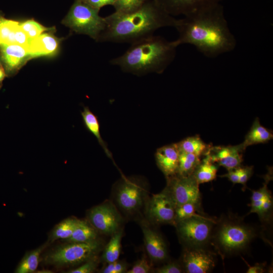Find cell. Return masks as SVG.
I'll list each match as a JSON object with an SVG mask.
<instances>
[{
	"label": "cell",
	"instance_id": "1",
	"mask_svg": "<svg viewBox=\"0 0 273 273\" xmlns=\"http://www.w3.org/2000/svg\"><path fill=\"white\" fill-rule=\"evenodd\" d=\"M174 28L178 33V38L173 40L177 47L193 45L208 58L231 52L236 46V38L229 29L219 2L177 19Z\"/></svg>",
	"mask_w": 273,
	"mask_h": 273
},
{
	"label": "cell",
	"instance_id": "2",
	"mask_svg": "<svg viewBox=\"0 0 273 273\" xmlns=\"http://www.w3.org/2000/svg\"><path fill=\"white\" fill-rule=\"evenodd\" d=\"M105 18L106 26L98 41L129 43L153 35L159 28L174 27L177 20L164 12L154 0H147L133 12H114Z\"/></svg>",
	"mask_w": 273,
	"mask_h": 273
},
{
	"label": "cell",
	"instance_id": "3",
	"mask_svg": "<svg viewBox=\"0 0 273 273\" xmlns=\"http://www.w3.org/2000/svg\"><path fill=\"white\" fill-rule=\"evenodd\" d=\"M177 47L173 41L153 34L130 43L124 54L109 63L136 75L160 74L174 60Z\"/></svg>",
	"mask_w": 273,
	"mask_h": 273
},
{
	"label": "cell",
	"instance_id": "4",
	"mask_svg": "<svg viewBox=\"0 0 273 273\" xmlns=\"http://www.w3.org/2000/svg\"><path fill=\"white\" fill-rule=\"evenodd\" d=\"M258 235L257 230L242 217L229 213L215 220L209 245L224 259L246 251Z\"/></svg>",
	"mask_w": 273,
	"mask_h": 273
},
{
	"label": "cell",
	"instance_id": "5",
	"mask_svg": "<svg viewBox=\"0 0 273 273\" xmlns=\"http://www.w3.org/2000/svg\"><path fill=\"white\" fill-rule=\"evenodd\" d=\"M99 11L82 0H75L63 23L75 32L98 41L106 26L105 18L99 15Z\"/></svg>",
	"mask_w": 273,
	"mask_h": 273
},
{
	"label": "cell",
	"instance_id": "6",
	"mask_svg": "<svg viewBox=\"0 0 273 273\" xmlns=\"http://www.w3.org/2000/svg\"><path fill=\"white\" fill-rule=\"evenodd\" d=\"M215 222V219L197 213L177 222L174 226L185 248H207Z\"/></svg>",
	"mask_w": 273,
	"mask_h": 273
},
{
	"label": "cell",
	"instance_id": "7",
	"mask_svg": "<svg viewBox=\"0 0 273 273\" xmlns=\"http://www.w3.org/2000/svg\"><path fill=\"white\" fill-rule=\"evenodd\" d=\"M100 243L94 240L83 243H70L49 254L46 259L58 265H75L92 258L100 249Z\"/></svg>",
	"mask_w": 273,
	"mask_h": 273
},
{
	"label": "cell",
	"instance_id": "8",
	"mask_svg": "<svg viewBox=\"0 0 273 273\" xmlns=\"http://www.w3.org/2000/svg\"><path fill=\"white\" fill-rule=\"evenodd\" d=\"M166 179L167 186L164 190L176 207L187 202L201 204L199 184L192 174L183 176L176 174Z\"/></svg>",
	"mask_w": 273,
	"mask_h": 273
},
{
	"label": "cell",
	"instance_id": "9",
	"mask_svg": "<svg viewBox=\"0 0 273 273\" xmlns=\"http://www.w3.org/2000/svg\"><path fill=\"white\" fill-rule=\"evenodd\" d=\"M215 253L206 248H185L181 264L187 273H207L215 266Z\"/></svg>",
	"mask_w": 273,
	"mask_h": 273
},
{
	"label": "cell",
	"instance_id": "10",
	"mask_svg": "<svg viewBox=\"0 0 273 273\" xmlns=\"http://www.w3.org/2000/svg\"><path fill=\"white\" fill-rule=\"evenodd\" d=\"M175 208L173 200L164 189L150 199L147 207V215L154 223L174 225Z\"/></svg>",
	"mask_w": 273,
	"mask_h": 273
},
{
	"label": "cell",
	"instance_id": "11",
	"mask_svg": "<svg viewBox=\"0 0 273 273\" xmlns=\"http://www.w3.org/2000/svg\"><path fill=\"white\" fill-rule=\"evenodd\" d=\"M88 218L97 230L106 234H114L120 225L121 218L115 208L111 204L105 203L91 209Z\"/></svg>",
	"mask_w": 273,
	"mask_h": 273
},
{
	"label": "cell",
	"instance_id": "12",
	"mask_svg": "<svg viewBox=\"0 0 273 273\" xmlns=\"http://www.w3.org/2000/svg\"><path fill=\"white\" fill-rule=\"evenodd\" d=\"M245 149L242 143L236 146H212L206 155L212 162L228 171L242 165L243 153Z\"/></svg>",
	"mask_w": 273,
	"mask_h": 273
},
{
	"label": "cell",
	"instance_id": "13",
	"mask_svg": "<svg viewBox=\"0 0 273 273\" xmlns=\"http://www.w3.org/2000/svg\"><path fill=\"white\" fill-rule=\"evenodd\" d=\"M170 16L189 15L220 0H154Z\"/></svg>",
	"mask_w": 273,
	"mask_h": 273
},
{
	"label": "cell",
	"instance_id": "14",
	"mask_svg": "<svg viewBox=\"0 0 273 273\" xmlns=\"http://www.w3.org/2000/svg\"><path fill=\"white\" fill-rule=\"evenodd\" d=\"M143 189L136 181L124 180L119 187L116 199L120 207L127 212L138 209L143 202Z\"/></svg>",
	"mask_w": 273,
	"mask_h": 273
},
{
	"label": "cell",
	"instance_id": "15",
	"mask_svg": "<svg viewBox=\"0 0 273 273\" xmlns=\"http://www.w3.org/2000/svg\"><path fill=\"white\" fill-rule=\"evenodd\" d=\"M179 155L176 143L164 146L156 150L157 165L166 178L177 173Z\"/></svg>",
	"mask_w": 273,
	"mask_h": 273
},
{
	"label": "cell",
	"instance_id": "16",
	"mask_svg": "<svg viewBox=\"0 0 273 273\" xmlns=\"http://www.w3.org/2000/svg\"><path fill=\"white\" fill-rule=\"evenodd\" d=\"M147 252L154 262L165 261L168 258L166 244L160 234L146 226L142 228Z\"/></svg>",
	"mask_w": 273,
	"mask_h": 273
},
{
	"label": "cell",
	"instance_id": "17",
	"mask_svg": "<svg viewBox=\"0 0 273 273\" xmlns=\"http://www.w3.org/2000/svg\"><path fill=\"white\" fill-rule=\"evenodd\" d=\"M0 52L1 59L9 73L15 72L31 58L28 48L17 44H1Z\"/></svg>",
	"mask_w": 273,
	"mask_h": 273
},
{
	"label": "cell",
	"instance_id": "18",
	"mask_svg": "<svg viewBox=\"0 0 273 273\" xmlns=\"http://www.w3.org/2000/svg\"><path fill=\"white\" fill-rule=\"evenodd\" d=\"M58 48L57 39L52 34H41L31 40L28 50L31 58L55 54Z\"/></svg>",
	"mask_w": 273,
	"mask_h": 273
},
{
	"label": "cell",
	"instance_id": "19",
	"mask_svg": "<svg viewBox=\"0 0 273 273\" xmlns=\"http://www.w3.org/2000/svg\"><path fill=\"white\" fill-rule=\"evenodd\" d=\"M273 139L271 130L262 126L258 117L254 120L250 130L245 135L244 141L242 143L244 147L268 142Z\"/></svg>",
	"mask_w": 273,
	"mask_h": 273
},
{
	"label": "cell",
	"instance_id": "20",
	"mask_svg": "<svg viewBox=\"0 0 273 273\" xmlns=\"http://www.w3.org/2000/svg\"><path fill=\"white\" fill-rule=\"evenodd\" d=\"M195 169L192 175L200 185L215 179L218 165L212 162L207 155L204 156Z\"/></svg>",
	"mask_w": 273,
	"mask_h": 273
},
{
	"label": "cell",
	"instance_id": "21",
	"mask_svg": "<svg viewBox=\"0 0 273 273\" xmlns=\"http://www.w3.org/2000/svg\"><path fill=\"white\" fill-rule=\"evenodd\" d=\"M179 152L205 156L212 146L204 143L198 135L189 136L176 143Z\"/></svg>",
	"mask_w": 273,
	"mask_h": 273
},
{
	"label": "cell",
	"instance_id": "22",
	"mask_svg": "<svg viewBox=\"0 0 273 273\" xmlns=\"http://www.w3.org/2000/svg\"><path fill=\"white\" fill-rule=\"evenodd\" d=\"M83 123L87 129L98 140L106 154L110 158L111 153L103 140L100 133V125L97 117L87 107H85L81 112Z\"/></svg>",
	"mask_w": 273,
	"mask_h": 273
},
{
	"label": "cell",
	"instance_id": "23",
	"mask_svg": "<svg viewBox=\"0 0 273 273\" xmlns=\"http://www.w3.org/2000/svg\"><path fill=\"white\" fill-rule=\"evenodd\" d=\"M95 229L84 220H78L71 236L67 240L69 243H83L96 240Z\"/></svg>",
	"mask_w": 273,
	"mask_h": 273
},
{
	"label": "cell",
	"instance_id": "24",
	"mask_svg": "<svg viewBox=\"0 0 273 273\" xmlns=\"http://www.w3.org/2000/svg\"><path fill=\"white\" fill-rule=\"evenodd\" d=\"M113 235L102 255L103 260L107 263L118 260L120 253L122 231H117Z\"/></svg>",
	"mask_w": 273,
	"mask_h": 273
},
{
	"label": "cell",
	"instance_id": "25",
	"mask_svg": "<svg viewBox=\"0 0 273 273\" xmlns=\"http://www.w3.org/2000/svg\"><path fill=\"white\" fill-rule=\"evenodd\" d=\"M44 246L27 253L19 264L16 272L31 273L34 272L38 265L39 259Z\"/></svg>",
	"mask_w": 273,
	"mask_h": 273
},
{
	"label": "cell",
	"instance_id": "26",
	"mask_svg": "<svg viewBox=\"0 0 273 273\" xmlns=\"http://www.w3.org/2000/svg\"><path fill=\"white\" fill-rule=\"evenodd\" d=\"M200 160V157L195 154L179 152L177 174L183 176L192 175Z\"/></svg>",
	"mask_w": 273,
	"mask_h": 273
},
{
	"label": "cell",
	"instance_id": "27",
	"mask_svg": "<svg viewBox=\"0 0 273 273\" xmlns=\"http://www.w3.org/2000/svg\"><path fill=\"white\" fill-rule=\"evenodd\" d=\"M19 22L0 17V45L16 44L15 35Z\"/></svg>",
	"mask_w": 273,
	"mask_h": 273
},
{
	"label": "cell",
	"instance_id": "28",
	"mask_svg": "<svg viewBox=\"0 0 273 273\" xmlns=\"http://www.w3.org/2000/svg\"><path fill=\"white\" fill-rule=\"evenodd\" d=\"M78 219L67 218L59 223L53 230L51 239L53 240L68 239L72 235Z\"/></svg>",
	"mask_w": 273,
	"mask_h": 273
},
{
	"label": "cell",
	"instance_id": "29",
	"mask_svg": "<svg viewBox=\"0 0 273 273\" xmlns=\"http://www.w3.org/2000/svg\"><path fill=\"white\" fill-rule=\"evenodd\" d=\"M271 174L270 172L266 174L264 177L265 182L261 188L257 190L252 191V194L250 203L251 209L248 214L253 213L257 214L259 211L265 196L269 191L267 188V185L271 179Z\"/></svg>",
	"mask_w": 273,
	"mask_h": 273
},
{
	"label": "cell",
	"instance_id": "30",
	"mask_svg": "<svg viewBox=\"0 0 273 273\" xmlns=\"http://www.w3.org/2000/svg\"><path fill=\"white\" fill-rule=\"evenodd\" d=\"M197 212L203 213L201 204L187 202L176 207L174 219L175 225L177 222L197 214Z\"/></svg>",
	"mask_w": 273,
	"mask_h": 273
},
{
	"label": "cell",
	"instance_id": "31",
	"mask_svg": "<svg viewBox=\"0 0 273 273\" xmlns=\"http://www.w3.org/2000/svg\"><path fill=\"white\" fill-rule=\"evenodd\" d=\"M273 201L269 191L265 196L260 208L257 213L261 223L264 225L271 223L272 218Z\"/></svg>",
	"mask_w": 273,
	"mask_h": 273
},
{
	"label": "cell",
	"instance_id": "32",
	"mask_svg": "<svg viewBox=\"0 0 273 273\" xmlns=\"http://www.w3.org/2000/svg\"><path fill=\"white\" fill-rule=\"evenodd\" d=\"M147 0H115L113 5L116 12L129 13L139 9Z\"/></svg>",
	"mask_w": 273,
	"mask_h": 273
},
{
	"label": "cell",
	"instance_id": "33",
	"mask_svg": "<svg viewBox=\"0 0 273 273\" xmlns=\"http://www.w3.org/2000/svg\"><path fill=\"white\" fill-rule=\"evenodd\" d=\"M20 26L26 34L30 41L42 34L48 28L41 25L33 20H29L19 23Z\"/></svg>",
	"mask_w": 273,
	"mask_h": 273
},
{
	"label": "cell",
	"instance_id": "34",
	"mask_svg": "<svg viewBox=\"0 0 273 273\" xmlns=\"http://www.w3.org/2000/svg\"><path fill=\"white\" fill-rule=\"evenodd\" d=\"M155 272L157 273H181L184 271L181 263L172 261L156 268Z\"/></svg>",
	"mask_w": 273,
	"mask_h": 273
},
{
	"label": "cell",
	"instance_id": "35",
	"mask_svg": "<svg viewBox=\"0 0 273 273\" xmlns=\"http://www.w3.org/2000/svg\"><path fill=\"white\" fill-rule=\"evenodd\" d=\"M151 265L146 257L139 260L133 265L132 268L126 271L127 273H147L151 270Z\"/></svg>",
	"mask_w": 273,
	"mask_h": 273
},
{
	"label": "cell",
	"instance_id": "36",
	"mask_svg": "<svg viewBox=\"0 0 273 273\" xmlns=\"http://www.w3.org/2000/svg\"><path fill=\"white\" fill-rule=\"evenodd\" d=\"M126 265L124 262L118 260L108 263L102 270L103 273H122L126 272Z\"/></svg>",
	"mask_w": 273,
	"mask_h": 273
},
{
	"label": "cell",
	"instance_id": "37",
	"mask_svg": "<svg viewBox=\"0 0 273 273\" xmlns=\"http://www.w3.org/2000/svg\"><path fill=\"white\" fill-rule=\"evenodd\" d=\"M97 266V262L96 259H89L87 261L79 267L70 270L68 273H92L93 272Z\"/></svg>",
	"mask_w": 273,
	"mask_h": 273
},
{
	"label": "cell",
	"instance_id": "38",
	"mask_svg": "<svg viewBox=\"0 0 273 273\" xmlns=\"http://www.w3.org/2000/svg\"><path fill=\"white\" fill-rule=\"evenodd\" d=\"M253 173V166H241V172L239 184L243 186V190L246 188V183L250 178Z\"/></svg>",
	"mask_w": 273,
	"mask_h": 273
},
{
	"label": "cell",
	"instance_id": "39",
	"mask_svg": "<svg viewBox=\"0 0 273 273\" xmlns=\"http://www.w3.org/2000/svg\"><path fill=\"white\" fill-rule=\"evenodd\" d=\"M15 38L16 44L28 48L30 40L20 27L19 24L16 30Z\"/></svg>",
	"mask_w": 273,
	"mask_h": 273
},
{
	"label": "cell",
	"instance_id": "40",
	"mask_svg": "<svg viewBox=\"0 0 273 273\" xmlns=\"http://www.w3.org/2000/svg\"><path fill=\"white\" fill-rule=\"evenodd\" d=\"M241 166L228 170V173L219 175V176L221 177H226L234 185L238 184L241 172Z\"/></svg>",
	"mask_w": 273,
	"mask_h": 273
},
{
	"label": "cell",
	"instance_id": "41",
	"mask_svg": "<svg viewBox=\"0 0 273 273\" xmlns=\"http://www.w3.org/2000/svg\"><path fill=\"white\" fill-rule=\"evenodd\" d=\"M92 7L98 10L107 5L113 6L115 0H82Z\"/></svg>",
	"mask_w": 273,
	"mask_h": 273
},
{
	"label": "cell",
	"instance_id": "42",
	"mask_svg": "<svg viewBox=\"0 0 273 273\" xmlns=\"http://www.w3.org/2000/svg\"><path fill=\"white\" fill-rule=\"evenodd\" d=\"M248 269L246 271L247 273H262L265 271L264 263H256L253 266H250L248 264Z\"/></svg>",
	"mask_w": 273,
	"mask_h": 273
},
{
	"label": "cell",
	"instance_id": "43",
	"mask_svg": "<svg viewBox=\"0 0 273 273\" xmlns=\"http://www.w3.org/2000/svg\"><path fill=\"white\" fill-rule=\"evenodd\" d=\"M6 76V73L5 70L2 67V65L0 64V87L2 85V82L5 78Z\"/></svg>",
	"mask_w": 273,
	"mask_h": 273
}]
</instances>
